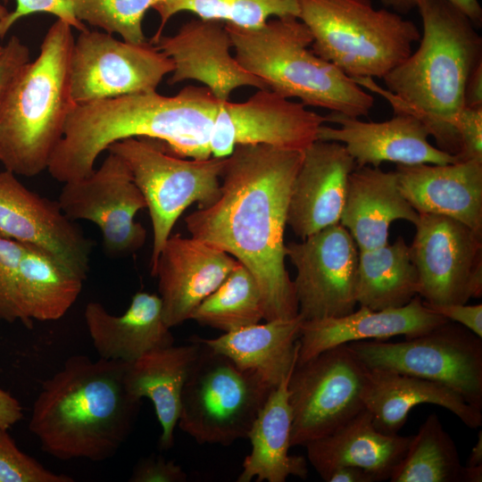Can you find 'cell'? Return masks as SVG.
I'll return each instance as SVG.
<instances>
[{
	"mask_svg": "<svg viewBox=\"0 0 482 482\" xmlns=\"http://www.w3.org/2000/svg\"><path fill=\"white\" fill-rule=\"evenodd\" d=\"M303 157L301 151L237 145L225 158L218 199L185 218L191 237L233 256L253 274L266 321L299 314L284 236Z\"/></svg>",
	"mask_w": 482,
	"mask_h": 482,
	"instance_id": "6da1fadb",
	"label": "cell"
},
{
	"mask_svg": "<svg viewBox=\"0 0 482 482\" xmlns=\"http://www.w3.org/2000/svg\"><path fill=\"white\" fill-rule=\"evenodd\" d=\"M219 104L206 87L189 85L174 96L154 90L78 104L47 170L62 183L82 179L102 152L133 137L162 140L181 157L208 159Z\"/></svg>",
	"mask_w": 482,
	"mask_h": 482,
	"instance_id": "7a4b0ae2",
	"label": "cell"
},
{
	"mask_svg": "<svg viewBox=\"0 0 482 482\" xmlns=\"http://www.w3.org/2000/svg\"><path fill=\"white\" fill-rule=\"evenodd\" d=\"M416 9L422 23L420 45L383 78L386 89L370 78L353 80L383 96L395 114L418 118L437 148L459 157L456 121L464 107L466 83L482 62V37L470 19L447 0H418Z\"/></svg>",
	"mask_w": 482,
	"mask_h": 482,
	"instance_id": "3957f363",
	"label": "cell"
},
{
	"mask_svg": "<svg viewBox=\"0 0 482 482\" xmlns=\"http://www.w3.org/2000/svg\"><path fill=\"white\" fill-rule=\"evenodd\" d=\"M129 363L73 355L44 381L29 428L45 453L62 461H102L115 455L141 406L125 384Z\"/></svg>",
	"mask_w": 482,
	"mask_h": 482,
	"instance_id": "277c9868",
	"label": "cell"
},
{
	"mask_svg": "<svg viewBox=\"0 0 482 482\" xmlns=\"http://www.w3.org/2000/svg\"><path fill=\"white\" fill-rule=\"evenodd\" d=\"M72 28L56 20L37 57L25 63L0 100V162L15 175L47 170L76 106L71 92Z\"/></svg>",
	"mask_w": 482,
	"mask_h": 482,
	"instance_id": "5b68a950",
	"label": "cell"
},
{
	"mask_svg": "<svg viewBox=\"0 0 482 482\" xmlns=\"http://www.w3.org/2000/svg\"><path fill=\"white\" fill-rule=\"evenodd\" d=\"M225 26L237 62L273 92L349 117L367 116L371 111L370 94L309 49L312 36L297 17L271 18L255 28Z\"/></svg>",
	"mask_w": 482,
	"mask_h": 482,
	"instance_id": "8992f818",
	"label": "cell"
},
{
	"mask_svg": "<svg viewBox=\"0 0 482 482\" xmlns=\"http://www.w3.org/2000/svg\"><path fill=\"white\" fill-rule=\"evenodd\" d=\"M312 50L351 78L383 79L420 38L414 22L371 0H298Z\"/></svg>",
	"mask_w": 482,
	"mask_h": 482,
	"instance_id": "52a82bcc",
	"label": "cell"
},
{
	"mask_svg": "<svg viewBox=\"0 0 482 482\" xmlns=\"http://www.w3.org/2000/svg\"><path fill=\"white\" fill-rule=\"evenodd\" d=\"M107 151L122 159L145 197L153 228L152 271L183 212L193 204L207 207L220 196L226 157L187 159L163 141L145 137L119 140Z\"/></svg>",
	"mask_w": 482,
	"mask_h": 482,
	"instance_id": "ba28073f",
	"label": "cell"
},
{
	"mask_svg": "<svg viewBox=\"0 0 482 482\" xmlns=\"http://www.w3.org/2000/svg\"><path fill=\"white\" fill-rule=\"evenodd\" d=\"M194 338L200 351L182 390L180 429L198 444L229 445L246 438L275 387Z\"/></svg>",
	"mask_w": 482,
	"mask_h": 482,
	"instance_id": "9c48e42d",
	"label": "cell"
},
{
	"mask_svg": "<svg viewBox=\"0 0 482 482\" xmlns=\"http://www.w3.org/2000/svg\"><path fill=\"white\" fill-rule=\"evenodd\" d=\"M368 369H381L442 384L482 410V337L451 321L420 336L389 343L347 344Z\"/></svg>",
	"mask_w": 482,
	"mask_h": 482,
	"instance_id": "30bf717a",
	"label": "cell"
},
{
	"mask_svg": "<svg viewBox=\"0 0 482 482\" xmlns=\"http://www.w3.org/2000/svg\"><path fill=\"white\" fill-rule=\"evenodd\" d=\"M366 367L347 344L295 364L289 380L291 446L325 436L362 410Z\"/></svg>",
	"mask_w": 482,
	"mask_h": 482,
	"instance_id": "8fae6325",
	"label": "cell"
},
{
	"mask_svg": "<svg viewBox=\"0 0 482 482\" xmlns=\"http://www.w3.org/2000/svg\"><path fill=\"white\" fill-rule=\"evenodd\" d=\"M172 71V61L149 41L129 43L87 29L72 46L71 97L78 105L154 91Z\"/></svg>",
	"mask_w": 482,
	"mask_h": 482,
	"instance_id": "7c38bea8",
	"label": "cell"
},
{
	"mask_svg": "<svg viewBox=\"0 0 482 482\" xmlns=\"http://www.w3.org/2000/svg\"><path fill=\"white\" fill-rule=\"evenodd\" d=\"M410 245L419 296L429 305L467 303L482 295V235L453 218L419 213Z\"/></svg>",
	"mask_w": 482,
	"mask_h": 482,
	"instance_id": "4fadbf2b",
	"label": "cell"
},
{
	"mask_svg": "<svg viewBox=\"0 0 482 482\" xmlns=\"http://www.w3.org/2000/svg\"><path fill=\"white\" fill-rule=\"evenodd\" d=\"M63 184L57 200L62 211L73 221L95 223L108 255L124 257L143 247L146 230L135 216L146 203L120 157L108 152L91 174Z\"/></svg>",
	"mask_w": 482,
	"mask_h": 482,
	"instance_id": "5bb4252c",
	"label": "cell"
},
{
	"mask_svg": "<svg viewBox=\"0 0 482 482\" xmlns=\"http://www.w3.org/2000/svg\"><path fill=\"white\" fill-rule=\"evenodd\" d=\"M286 256L296 270L293 281L303 320L340 317L354 311L359 249L340 222L300 242L286 244Z\"/></svg>",
	"mask_w": 482,
	"mask_h": 482,
	"instance_id": "9a60e30c",
	"label": "cell"
},
{
	"mask_svg": "<svg viewBox=\"0 0 482 482\" xmlns=\"http://www.w3.org/2000/svg\"><path fill=\"white\" fill-rule=\"evenodd\" d=\"M324 123V116L302 103L269 88L258 89L244 102H220L211 134V154L225 158L240 145L303 152L318 140V130Z\"/></svg>",
	"mask_w": 482,
	"mask_h": 482,
	"instance_id": "2e32d148",
	"label": "cell"
},
{
	"mask_svg": "<svg viewBox=\"0 0 482 482\" xmlns=\"http://www.w3.org/2000/svg\"><path fill=\"white\" fill-rule=\"evenodd\" d=\"M0 237L39 248L87 278L91 241L57 201L29 190L7 170L0 172Z\"/></svg>",
	"mask_w": 482,
	"mask_h": 482,
	"instance_id": "e0dca14e",
	"label": "cell"
},
{
	"mask_svg": "<svg viewBox=\"0 0 482 482\" xmlns=\"http://www.w3.org/2000/svg\"><path fill=\"white\" fill-rule=\"evenodd\" d=\"M173 63L169 84L194 80L204 85L220 101L241 87L268 88L258 77L245 70L231 54L232 41L225 23L192 19L170 36L161 35L150 42Z\"/></svg>",
	"mask_w": 482,
	"mask_h": 482,
	"instance_id": "ac0fdd59",
	"label": "cell"
},
{
	"mask_svg": "<svg viewBox=\"0 0 482 482\" xmlns=\"http://www.w3.org/2000/svg\"><path fill=\"white\" fill-rule=\"evenodd\" d=\"M325 122L318 130V140L338 142L353 158L356 168L379 167L384 162L396 164H447L460 158L432 145L429 132L415 116L396 113L388 120L363 121L338 112L324 116Z\"/></svg>",
	"mask_w": 482,
	"mask_h": 482,
	"instance_id": "d6986e66",
	"label": "cell"
},
{
	"mask_svg": "<svg viewBox=\"0 0 482 482\" xmlns=\"http://www.w3.org/2000/svg\"><path fill=\"white\" fill-rule=\"evenodd\" d=\"M240 264L224 251L193 237L170 235L151 271L158 278L165 324L171 328L193 311Z\"/></svg>",
	"mask_w": 482,
	"mask_h": 482,
	"instance_id": "ffe728a7",
	"label": "cell"
},
{
	"mask_svg": "<svg viewBox=\"0 0 482 482\" xmlns=\"http://www.w3.org/2000/svg\"><path fill=\"white\" fill-rule=\"evenodd\" d=\"M355 168L353 158L338 142L316 140L303 151L287 219L296 237L304 239L339 223L348 178Z\"/></svg>",
	"mask_w": 482,
	"mask_h": 482,
	"instance_id": "44dd1931",
	"label": "cell"
},
{
	"mask_svg": "<svg viewBox=\"0 0 482 482\" xmlns=\"http://www.w3.org/2000/svg\"><path fill=\"white\" fill-rule=\"evenodd\" d=\"M399 189L418 212L453 218L482 235V160L396 164Z\"/></svg>",
	"mask_w": 482,
	"mask_h": 482,
	"instance_id": "7402d4cb",
	"label": "cell"
},
{
	"mask_svg": "<svg viewBox=\"0 0 482 482\" xmlns=\"http://www.w3.org/2000/svg\"><path fill=\"white\" fill-rule=\"evenodd\" d=\"M446 320L427 307L419 295L398 308L376 311L360 306L344 316L303 320L296 364L329 348L352 342L385 340L401 335L414 337Z\"/></svg>",
	"mask_w": 482,
	"mask_h": 482,
	"instance_id": "603a6c76",
	"label": "cell"
},
{
	"mask_svg": "<svg viewBox=\"0 0 482 482\" xmlns=\"http://www.w3.org/2000/svg\"><path fill=\"white\" fill-rule=\"evenodd\" d=\"M411 438L382 433L364 408L332 433L304 446L308 461L324 481L333 470L345 466L362 468L378 481H384L389 480Z\"/></svg>",
	"mask_w": 482,
	"mask_h": 482,
	"instance_id": "cb8c5ba5",
	"label": "cell"
},
{
	"mask_svg": "<svg viewBox=\"0 0 482 482\" xmlns=\"http://www.w3.org/2000/svg\"><path fill=\"white\" fill-rule=\"evenodd\" d=\"M362 401L377 429L387 435L398 434L411 410L421 403L445 408L470 428L482 426V410L470 404L453 389L386 370L366 368Z\"/></svg>",
	"mask_w": 482,
	"mask_h": 482,
	"instance_id": "d4e9b609",
	"label": "cell"
},
{
	"mask_svg": "<svg viewBox=\"0 0 482 482\" xmlns=\"http://www.w3.org/2000/svg\"><path fill=\"white\" fill-rule=\"evenodd\" d=\"M84 318L96 353L105 360L132 362L174 343L163 320L161 299L155 294L137 292L120 316L109 313L100 303L90 302Z\"/></svg>",
	"mask_w": 482,
	"mask_h": 482,
	"instance_id": "484cf974",
	"label": "cell"
},
{
	"mask_svg": "<svg viewBox=\"0 0 482 482\" xmlns=\"http://www.w3.org/2000/svg\"><path fill=\"white\" fill-rule=\"evenodd\" d=\"M419 213L402 195L395 171L379 167L355 168L348 178L340 224L354 239L359 251L388 243V229L397 220L413 225Z\"/></svg>",
	"mask_w": 482,
	"mask_h": 482,
	"instance_id": "4316f807",
	"label": "cell"
},
{
	"mask_svg": "<svg viewBox=\"0 0 482 482\" xmlns=\"http://www.w3.org/2000/svg\"><path fill=\"white\" fill-rule=\"evenodd\" d=\"M199 351L200 343L194 338L189 345L152 350L129 362L126 370L129 392L141 400L146 397L154 404L162 428L159 445L162 450L173 445L182 390Z\"/></svg>",
	"mask_w": 482,
	"mask_h": 482,
	"instance_id": "83f0119b",
	"label": "cell"
},
{
	"mask_svg": "<svg viewBox=\"0 0 482 482\" xmlns=\"http://www.w3.org/2000/svg\"><path fill=\"white\" fill-rule=\"evenodd\" d=\"M292 371L271 391L252 425L247 436L252 451L243 461L237 482H285L290 476H308L307 460L288 453L292 411L287 385Z\"/></svg>",
	"mask_w": 482,
	"mask_h": 482,
	"instance_id": "f1b7e54d",
	"label": "cell"
},
{
	"mask_svg": "<svg viewBox=\"0 0 482 482\" xmlns=\"http://www.w3.org/2000/svg\"><path fill=\"white\" fill-rule=\"evenodd\" d=\"M303 320L298 314L288 320H265L216 338L195 337L240 368L256 371L276 387L296 364Z\"/></svg>",
	"mask_w": 482,
	"mask_h": 482,
	"instance_id": "f546056e",
	"label": "cell"
},
{
	"mask_svg": "<svg viewBox=\"0 0 482 482\" xmlns=\"http://www.w3.org/2000/svg\"><path fill=\"white\" fill-rule=\"evenodd\" d=\"M83 282L48 253L26 245L16 282L18 320L30 327L33 320H59L77 301Z\"/></svg>",
	"mask_w": 482,
	"mask_h": 482,
	"instance_id": "4dcf8cb0",
	"label": "cell"
},
{
	"mask_svg": "<svg viewBox=\"0 0 482 482\" xmlns=\"http://www.w3.org/2000/svg\"><path fill=\"white\" fill-rule=\"evenodd\" d=\"M418 294L417 269L403 237L391 245L359 251L357 304L376 311L398 308Z\"/></svg>",
	"mask_w": 482,
	"mask_h": 482,
	"instance_id": "1f68e13d",
	"label": "cell"
},
{
	"mask_svg": "<svg viewBox=\"0 0 482 482\" xmlns=\"http://www.w3.org/2000/svg\"><path fill=\"white\" fill-rule=\"evenodd\" d=\"M463 465L452 436L431 413L412 436L391 482H462Z\"/></svg>",
	"mask_w": 482,
	"mask_h": 482,
	"instance_id": "d6a6232c",
	"label": "cell"
},
{
	"mask_svg": "<svg viewBox=\"0 0 482 482\" xmlns=\"http://www.w3.org/2000/svg\"><path fill=\"white\" fill-rule=\"evenodd\" d=\"M189 320L225 333L264 320L260 289L253 274L240 263L199 303Z\"/></svg>",
	"mask_w": 482,
	"mask_h": 482,
	"instance_id": "836d02e7",
	"label": "cell"
},
{
	"mask_svg": "<svg viewBox=\"0 0 482 482\" xmlns=\"http://www.w3.org/2000/svg\"><path fill=\"white\" fill-rule=\"evenodd\" d=\"M154 10L160 17V25L149 42L156 40L170 19L182 12L242 28H255L271 18L297 17L298 0H167Z\"/></svg>",
	"mask_w": 482,
	"mask_h": 482,
	"instance_id": "e575fe53",
	"label": "cell"
},
{
	"mask_svg": "<svg viewBox=\"0 0 482 482\" xmlns=\"http://www.w3.org/2000/svg\"><path fill=\"white\" fill-rule=\"evenodd\" d=\"M167 0H73L77 18L122 40L140 44L146 40L143 20L149 9Z\"/></svg>",
	"mask_w": 482,
	"mask_h": 482,
	"instance_id": "d590c367",
	"label": "cell"
},
{
	"mask_svg": "<svg viewBox=\"0 0 482 482\" xmlns=\"http://www.w3.org/2000/svg\"><path fill=\"white\" fill-rule=\"evenodd\" d=\"M64 474L46 469L21 452L7 430L0 429V482H73Z\"/></svg>",
	"mask_w": 482,
	"mask_h": 482,
	"instance_id": "8d00e7d4",
	"label": "cell"
},
{
	"mask_svg": "<svg viewBox=\"0 0 482 482\" xmlns=\"http://www.w3.org/2000/svg\"><path fill=\"white\" fill-rule=\"evenodd\" d=\"M26 245L0 237V320H18L15 302L19 265Z\"/></svg>",
	"mask_w": 482,
	"mask_h": 482,
	"instance_id": "74e56055",
	"label": "cell"
},
{
	"mask_svg": "<svg viewBox=\"0 0 482 482\" xmlns=\"http://www.w3.org/2000/svg\"><path fill=\"white\" fill-rule=\"evenodd\" d=\"M16 6L13 11L0 21V38H4L15 22L23 17L37 12H46L54 15L71 28L83 31L87 28L76 16L73 0H15ZM6 4L8 0H3Z\"/></svg>",
	"mask_w": 482,
	"mask_h": 482,
	"instance_id": "f35d334b",
	"label": "cell"
},
{
	"mask_svg": "<svg viewBox=\"0 0 482 482\" xmlns=\"http://www.w3.org/2000/svg\"><path fill=\"white\" fill-rule=\"evenodd\" d=\"M456 129L461 144L460 160H482V107L464 106L458 115Z\"/></svg>",
	"mask_w": 482,
	"mask_h": 482,
	"instance_id": "ab89813d",
	"label": "cell"
},
{
	"mask_svg": "<svg viewBox=\"0 0 482 482\" xmlns=\"http://www.w3.org/2000/svg\"><path fill=\"white\" fill-rule=\"evenodd\" d=\"M187 479V473L173 461H166L162 456H148L135 465L129 481L185 482Z\"/></svg>",
	"mask_w": 482,
	"mask_h": 482,
	"instance_id": "60d3db41",
	"label": "cell"
},
{
	"mask_svg": "<svg viewBox=\"0 0 482 482\" xmlns=\"http://www.w3.org/2000/svg\"><path fill=\"white\" fill-rule=\"evenodd\" d=\"M29 61V50L21 39L12 36L0 54V100L19 70Z\"/></svg>",
	"mask_w": 482,
	"mask_h": 482,
	"instance_id": "b9f144b4",
	"label": "cell"
},
{
	"mask_svg": "<svg viewBox=\"0 0 482 482\" xmlns=\"http://www.w3.org/2000/svg\"><path fill=\"white\" fill-rule=\"evenodd\" d=\"M424 302V301H423ZM425 305L448 320L456 322L482 337V304L453 303Z\"/></svg>",
	"mask_w": 482,
	"mask_h": 482,
	"instance_id": "7bdbcfd3",
	"label": "cell"
},
{
	"mask_svg": "<svg viewBox=\"0 0 482 482\" xmlns=\"http://www.w3.org/2000/svg\"><path fill=\"white\" fill-rule=\"evenodd\" d=\"M384 8L401 15L416 9L418 0H379ZM461 9L478 28L482 23V7L478 0H447Z\"/></svg>",
	"mask_w": 482,
	"mask_h": 482,
	"instance_id": "ee69618b",
	"label": "cell"
},
{
	"mask_svg": "<svg viewBox=\"0 0 482 482\" xmlns=\"http://www.w3.org/2000/svg\"><path fill=\"white\" fill-rule=\"evenodd\" d=\"M23 418L20 402L0 388V429L8 430Z\"/></svg>",
	"mask_w": 482,
	"mask_h": 482,
	"instance_id": "f6af8a7d",
	"label": "cell"
},
{
	"mask_svg": "<svg viewBox=\"0 0 482 482\" xmlns=\"http://www.w3.org/2000/svg\"><path fill=\"white\" fill-rule=\"evenodd\" d=\"M326 482H378L370 471L355 467L345 466L333 470Z\"/></svg>",
	"mask_w": 482,
	"mask_h": 482,
	"instance_id": "bcb514c9",
	"label": "cell"
},
{
	"mask_svg": "<svg viewBox=\"0 0 482 482\" xmlns=\"http://www.w3.org/2000/svg\"><path fill=\"white\" fill-rule=\"evenodd\" d=\"M464 106L482 107V62L473 70L466 83Z\"/></svg>",
	"mask_w": 482,
	"mask_h": 482,
	"instance_id": "7dc6e473",
	"label": "cell"
},
{
	"mask_svg": "<svg viewBox=\"0 0 482 482\" xmlns=\"http://www.w3.org/2000/svg\"><path fill=\"white\" fill-rule=\"evenodd\" d=\"M467 466H478L482 465V431L479 430L478 441L472 447L469 455Z\"/></svg>",
	"mask_w": 482,
	"mask_h": 482,
	"instance_id": "c3c4849f",
	"label": "cell"
},
{
	"mask_svg": "<svg viewBox=\"0 0 482 482\" xmlns=\"http://www.w3.org/2000/svg\"><path fill=\"white\" fill-rule=\"evenodd\" d=\"M482 481V465L463 466L462 482H481Z\"/></svg>",
	"mask_w": 482,
	"mask_h": 482,
	"instance_id": "681fc988",
	"label": "cell"
},
{
	"mask_svg": "<svg viewBox=\"0 0 482 482\" xmlns=\"http://www.w3.org/2000/svg\"><path fill=\"white\" fill-rule=\"evenodd\" d=\"M9 11L2 4H0V21L8 14Z\"/></svg>",
	"mask_w": 482,
	"mask_h": 482,
	"instance_id": "f907efd6",
	"label": "cell"
},
{
	"mask_svg": "<svg viewBox=\"0 0 482 482\" xmlns=\"http://www.w3.org/2000/svg\"><path fill=\"white\" fill-rule=\"evenodd\" d=\"M4 47V46L0 45V54L3 53Z\"/></svg>",
	"mask_w": 482,
	"mask_h": 482,
	"instance_id": "816d5d0a",
	"label": "cell"
}]
</instances>
